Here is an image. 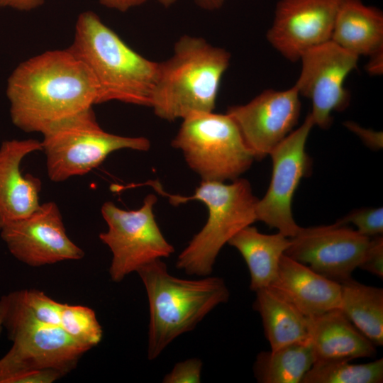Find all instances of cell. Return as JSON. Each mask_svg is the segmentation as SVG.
<instances>
[{
    "instance_id": "cell-1",
    "label": "cell",
    "mask_w": 383,
    "mask_h": 383,
    "mask_svg": "<svg viewBox=\"0 0 383 383\" xmlns=\"http://www.w3.org/2000/svg\"><path fill=\"white\" fill-rule=\"evenodd\" d=\"M6 96L13 124L42 134L97 104L98 87L87 66L68 48L20 63L8 79Z\"/></svg>"
},
{
    "instance_id": "cell-2",
    "label": "cell",
    "mask_w": 383,
    "mask_h": 383,
    "mask_svg": "<svg viewBox=\"0 0 383 383\" xmlns=\"http://www.w3.org/2000/svg\"><path fill=\"white\" fill-rule=\"evenodd\" d=\"M69 48L93 74L97 104L117 101L150 107L159 62L132 49L96 13L79 15Z\"/></svg>"
},
{
    "instance_id": "cell-3",
    "label": "cell",
    "mask_w": 383,
    "mask_h": 383,
    "mask_svg": "<svg viewBox=\"0 0 383 383\" xmlns=\"http://www.w3.org/2000/svg\"><path fill=\"white\" fill-rule=\"evenodd\" d=\"M231 57L226 49L201 37L181 36L169 59L159 62L150 104L154 113L174 121L194 113L213 111Z\"/></svg>"
},
{
    "instance_id": "cell-4",
    "label": "cell",
    "mask_w": 383,
    "mask_h": 383,
    "mask_svg": "<svg viewBox=\"0 0 383 383\" xmlns=\"http://www.w3.org/2000/svg\"><path fill=\"white\" fill-rule=\"evenodd\" d=\"M147 293L150 323L148 358L156 359L178 336L192 331L214 308L228 301L223 279H182L167 271L162 259L137 271Z\"/></svg>"
},
{
    "instance_id": "cell-5",
    "label": "cell",
    "mask_w": 383,
    "mask_h": 383,
    "mask_svg": "<svg viewBox=\"0 0 383 383\" xmlns=\"http://www.w3.org/2000/svg\"><path fill=\"white\" fill-rule=\"evenodd\" d=\"M168 197L173 205L199 200L207 207L208 218L201 230L178 255L176 267L188 275H210L221 248L240 231L257 221L258 199L250 182L238 178L231 184L201 181L193 195H172L162 190L157 181L145 183Z\"/></svg>"
},
{
    "instance_id": "cell-6",
    "label": "cell",
    "mask_w": 383,
    "mask_h": 383,
    "mask_svg": "<svg viewBox=\"0 0 383 383\" xmlns=\"http://www.w3.org/2000/svg\"><path fill=\"white\" fill-rule=\"evenodd\" d=\"M0 318L13 343L0 358V383L24 372L54 369L65 375L89 348L72 338L60 326L40 321L22 300L18 290L0 298Z\"/></svg>"
},
{
    "instance_id": "cell-7",
    "label": "cell",
    "mask_w": 383,
    "mask_h": 383,
    "mask_svg": "<svg viewBox=\"0 0 383 383\" xmlns=\"http://www.w3.org/2000/svg\"><path fill=\"white\" fill-rule=\"evenodd\" d=\"M42 135L48 176L54 182L89 173L116 150L147 151L150 148L145 137L105 131L97 122L92 107L52 125Z\"/></svg>"
},
{
    "instance_id": "cell-8",
    "label": "cell",
    "mask_w": 383,
    "mask_h": 383,
    "mask_svg": "<svg viewBox=\"0 0 383 383\" xmlns=\"http://www.w3.org/2000/svg\"><path fill=\"white\" fill-rule=\"evenodd\" d=\"M172 146L201 181L235 180L255 160L234 121L226 113H194L182 119Z\"/></svg>"
},
{
    "instance_id": "cell-9",
    "label": "cell",
    "mask_w": 383,
    "mask_h": 383,
    "mask_svg": "<svg viewBox=\"0 0 383 383\" xmlns=\"http://www.w3.org/2000/svg\"><path fill=\"white\" fill-rule=\"evenodd\" d=\"M155 194H148L135 210H125L104 202L101 215L108 229L99 235L112 253L109 275L114 282L157 260L169 257L174 247L162 235L155 218Z\"/></svg>"
},
{
    "instance_id": "cell-10",
    "label": "cell",
    "mask_w": 383,
    "mask_h": 383,
    "mask_svg": "<svg viewBox=\"0 0 383 383\" xmlns=\"http://www.w3.org/2000/svg\"><path fill=\"white\" fill-rule=\"evenodd\" d=\"M358 60L359 57L331 40L301 56V72L294 86L300 96L311 100L309 114L314 126L328 128L333 121L332 112L342 111L349 105L350 94L344 84Z\"/></svg>"
},
{
    "instance_id": "cell-11",
    "label": "cell",
    "mask_w": 383,
    "mask_h": 383,
    "mask_svg": "<svg viewBox=\"0 0 383 383\" xmlns=\"http://www.w3.org/2000/svg\"><path fill=\"white\" fill-rule=\"evenodd\" d=\"M313 122L309 113L304 122L291 132L270 153L272 174L269 188L256 208L257 219L288 238L301 227L292 212V201L301 179L309 174L311 160L305 145Z\"/></svg>"
},
{
    "instance_id": "cell-12",
    "label": "cell",
    "mask_w": 383,
    "mask_h": 383,
    "mask_svg": "<svg viewBox=\"0 0 383 383\" xmlns=\"http://www.w3.org/2000/svg\"><path fill=\"white\" fill-rule=\"evenodd\" d=\"M0 235L15 258L33 267L84 256L83 250L67 235L54 201L40 204L29 216L7 223L0 229Z\"/></svg>"
},
{
    "instance_id": "cell-13",
    "label": "cell",
    "mask_w": 383,
    "mask_h": 383,
    "mask_svg": "<svg viewBox=\"0 0 383 383\" xmlns=\"http://www.w3.org/2000/svg\"><path fill=\"white\" fill-rule=\"evenodd\" d=\"M370 238L337 222L302 228L292 238L284 255L321 275L343 284L353 279L370 245Z\"/></svg>"
},
{
    "instance_id": "cell-14",
    "label": "cell",
    "mask_w": 383,
    "mask_h": 383,
    "mask_svg": "<svg viewBox=\"0 0 383 383\" xmlns=\"http://www.w3.org/2000/svg\"><path fill=\"white\" fill-rule=\"evenodd\" d=\"M299 93L294 85L283 91L265 89L248 103L232 106L226 113L234 121L255 159L261 160L296 126Z\"/></svg>"
},
{
    "instance_id": "cell-15",
    "label": "cell",
    "mask_w": 383,
    "mask_h": 383,
    "mask_svg": "<svg viewBox=\"0 0 383 383\" xmlns=\"http://www.w3.org/2000/svg\"><path fill=\"white\" fill-rule=\"evenodd\" d=\"M341 0H279L266 35L284 57L299 61L306 50L331 40Z\"/></svg>"
},
{
    "instance_id": "cell-16",
    "label": "cell",
    "mask_w": 383,
    "mask_h": 383,
    "mask_svg": "<svg viewBox=\"0 0 383 383\" xmlns=\"http://www.w3.org/2000/svg\"><path fill=\"white\" fill-rule=\"evenodd\" d=\"M42 151L41 141L29 138L6 140L0 146V229L25 218L40 205L39 178L24 174L22 160L29 154Z\"/></svg>"
},
{
    "instance_id": "cell-17",
    "label": "cell",
    "mask_w": 383,
    "mask_h": 383,
    "mask_svg": "<svg viewBox=\"0 0 383 383\" xmlns=\"http://www.w3.org/2000/svg\"><path fill=\"white\" fill-rule=\"evenodd\" d=\"M306 317L339 308L341 284L283 254L269 286Z\"/></svg>"
},
{
    "instance_id": "cell-18",
    "label": "cell",
    "mask_w": 383,
    "mask_h": 383,
    "mask_svg": "<svg viewBox=\"0 0 383 383\" xmlns=\"http://www.w3.org/2000/svg\"><path fill=\"white\" fill-rule=\"evenodd\" d=\"M308 318V335L316 361L373 357L377 350L339 309Z\"/></svg>"
},
{
    "instance_id": "cell-19",
    "label": "cell",
    "mask_w": 383,
    "mask_h": 383,
    "mask_svg": "<svg viewBox=\"0 0 383 383\" xmlns=\"http://www.w3.org/2000/svg\"><path fill=\"white\" fill-rule=\"evenodd\" d=\"M331 40L359 57L382 51V11L362 0H341Z\"/></svg>"
},
{
    "instance_id": "cell-20",
    "label": "cell",
    "mask_w": 383,
    "mask_h": 383,
    "mask_svg": "<svg viewBox=\"0 0 383 383\" xmlns=\"http://www.w3.org/2000/svg\"><path fill=\"white\" fill-rule=\"evenodd\" d=\"M290 238L278 232L264 234L248 226L236 233L228 244L241 254L250 274V289L269 287L276 277L282 255L290 245Z\"/></svg>"
},
{
    "instance_id": "cell-21",
    "label": "cell",
    "mask_w": 383,
    "mask_h": 383,
    "mask_svg": "<svg viewBox=\"0 0 383 383\" xmlns=\"http://www.w3.org/2000/svg\"><path fill=\"white\" fill-rule=\"evenodd\" d=\"M253 309L259 313L271 350L309 339L308 318L270 287L255 292Z\"/></svg>"
},
{
    "instance_id": "cell-22",
    "label": "cell",
    "mask_w": 383,
    "mask_h": 383,
    "mask_svg": "<svg viewBox=\"0 0 383 383\" xmlns=\"http://www.w3.org/2000/svg\"><path fill=\"white\" fill-rule=\"evenodd\" d=\"M315 361L307 339L260 352L253 365V373L260 383H301Z\"/></svg>"
},
{
    "instance_id": "cell-23",
    "label": "cell",
    "mask_w": 383,
    "mask_h": 383,
    "mask_svg": "<svg viewBox=\"0 0 383 383\" xmlns=\"http://www.w3.org/2000/svg\"><path fill=\"white\" fill-rule=\"evenodd\" d=\"M339 309L375 346L383 345V289L353 279L341 284Z\"/></svg>"
},
{
    "instance_id": "cell-24",
    "label": "cell",
    "mask_w": 383,
    "mask_h": 383,
    "mask_svg": "<svg viewBox=\"0 0 383 383\" xmlns=\"http://www.w3.org/2000/svg\"><path fill=\"white\" fill-rule=\"evenodd\" d=\"M347 360L317 361L301 383H382L383 358L365 364Z\"/></svg>"
},
{
    "instance_id": "cell-25",
    "label": "cell",
    "mask_w": 383,
    "mask_h": 383,
    "mask_svg": "<svg viewBox=\"0 0 383 383\" xmlns=\"http://www.w3.org/2000/svg\"><path fill=\"white\" fill-rule=\"evenodd\" d=\"M61 328L74 340L91 349L103 337V330L93 309L82 305L62 304Z\"/></svg>"
},
{
    "instance_id": "cell-26",
    "label": "cell",
    "mask_w": 383,
    "mask_h": 383,
    "mask_svg": "<svg viewBox=\"0 0 383 383\" xmlns=\"http://www.w3.org/2000/svg\"><path fill=\"white\" fill-rule=\"evenodd\" d=\"M18 292L22 300L37 319L47 324L60 326L62 303L56 301L38 289H21Z\"/></svg>"
},
{
    "instance_id": "cell-27",
    "label": "cell",
    "mask_w": 383,
    "mask_h": 383,
    "mask_svg": "<svg viewBox=\"0 0 383 383\" xmlns=\"http://www.w3.org/2000/svg\"><path fill=\"white\" fill-rule=\"evenodd\" d=\"M341 225L352 223L357 231L365 236L380 235L383 233V209L365 208L356 209L337 221Z\"/></svg>"
},
{
    "instance_id": "cell-28",
    "label": "cell",
    "mask_w": 383,
    "mask_h": 383,
    "mask_svg": "<svg viewBox=\"0 0 383 383\" xmlns=\"http://www.w3.org/2000/svg\"><path fill=\"white\" fill-rule=\"evenodd\" d=\"M203 363L199 358L177 362L163 379L164 383H199Z\"/></svg>"
},
{
    "instance_id": "cell-29",
    "label": "cell",
    "mask_w": 383,
    "mask_h": 383,
    "mask_svg": "<svg viewBox=\"0 0 383 383\" xmlns=\"http://www.w3.org/2000/svg\"><path fill=\"white\" fill-rule=\"evenodd\" d=\"M358 267L380 279L383 278V238L382 235H377L370 239V245Z\"/></svg>"
},
{
    "instance_id": "cell-30",
    "label": "cell",
    "mask_w": 383,
    "mask_h": 383,
    "mask_svg": "<svg viewBox=\"0 0 383 383\" xmlns=\"http://www.w3.org/2000/svg\"><path fill=\"white\" fill-rule=\"evenodd\" d=\"M65 375L63 372L54 369L37 370L21 374L9 383H52Z\"/></svg>"
},
{
    "instance_id": "cell-31",
    "label": "cell",
    "mask_w": 383,
    "mask_h": 383,
    "mask_svg": "<svg viewBox=\"0 0 383 383\" xmlns=\"http://www.w3.org/2000/svg\"><path fill=\"white\" fill-rule=\"evenodd\" d=\"M345 127L358 135L360 139L370 148L378 150L382 148V133L361 127L357 123L347 121Z\"/></svg>"
},
{
    "instance_id": "cell-32",
    "label": "cell",
    "mask_w": 383,
    "mask_h": 383,
    "mask_svg": "<svg viewBox=\"0 0 383 383\" xmlns=\"http://www.w3.org/2000/svg\"><path fill=\"white\" fill-rule=\"evenodd\" d=\"M45 0H0V7H9L23 11L38 8Z\"/></svg>"
},
{
    "instance_id": "cell-33",
    "label": "cell",
    "mask_w": 383,
    "mask_h": 383,
    "mask_svg": "<svg viewBox=\"0 0 383 383\" xmlns=\"http://www.w3.org/2000/svg\"><path fill=\"white\" fill-rule=\"evenodd\" d=\"M99 1L109 9L125 12L132 8L142 5L147 0H99Z\"/></svg>"
},
{
    "instance_id": "cell-34",
    "label": "cell",
    "mask_w": 383,
    "mask_h": 383,
    "mask_svg": "<svg viewBox=\"0 0 383 383\" xmlns=\"http://www.w3.org/2000/svg\"><path fill=\"white\" fill-rule=\"evenodd\" d=\"M383 50L371 56L366 65L367 72L372 75H380L382 72Z\"/></svg>"
},
{
    "instance_id": "cell-35",
    "label": "cell",
    "mask_w": 383,
    "mask_h": 383,
    "mask_svg": "<svg viewBox=\"0 0 383 383\" xmlns=\"http://www.w3.org/2000/svg\"><path fill=\"white\" fill-rule=\"evenodd\" d=\"M196 4L201 9L213 11L220 9L225 0H194Z\"/></svg>"
},
{
    "instance_id": "cell-36",
    "label": "cell",
    "mask_w": 383,
    "mask_h": 383,
    "mask_svg": "<svg viewBox=\"0 0 383 383\" xmlns=\"http://www.w3.org/2000/svg\"><path fill=\"white\" fill-rule=\"evenodd\" d=\"M157 1L161 5H162L163 6L166 8L171 6L177 1V0H157Z\"/></svg>"
},
{
    "instance_id": "cell-37",
    "label": "cell",
    "mask_w": 383,
    "mask_h": 383,
    "mask_svg": "<svg viewBox=\"0 0 383 383\" xmlns=\"http://www.w3.org/2000/svg\"><path fill=\"white\" fill-rule=\"evenodd\" d=\"M2 329H3V326H2L1 320L0 318V335L2 331Z\"/></svg>"
}]
</instances>
